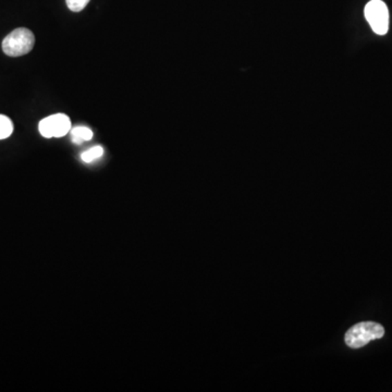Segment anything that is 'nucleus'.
<instances>
[{
	"instance_id": "f257e3e1",
	"label": "nucleus",
	"mask_w": 392,
	"mask_h": 392,
	"mask_svg": "<svg viewBox=\"0 0 392 392\" xmlns=\"http://www.w3.org/2000/svg\"><path fill=\"white\" fill-rule=\"evenodd\" d=\"M384 329L380 324L374 321H363L357 324L346 333V346L352 348H359L366 346L371 341L384 337Z\"/></svg>"
},
{
	"instance_id": "f03ea898",
	"label": "nucleus",
	"mask_w": 392,
	"mask_h": 392,
	"mask_svg": "<svg viewBox=\"0 0 392 392\" xmlns=\"http://www.w3.org/2000/svg\"><path fill=\"white\" fill-rule=\"evenodd\" d=\"M34 44H35V36L32 31L28 28H19L3 39V50L7 56H24L31 52Z\"/></svg>"
},
{
	"instance_id": "7ed1b4c3",
	"label": "nucleus",
	"mask_w": 392,
	"mask_h": 392,
	"mask_svg": "<svg viewBox=\"0 0 392 392\" xmlns=\"http://www.w3.org/2000/svg\"><path fill=\"white\" fill-rule=\"evenodd\" d=\"M365 18L377 35H386L389 30V10L382 0H371L364 9Z\"/></svg>"
},
{
	"instance_id": "20e7f679",
	"label": "nucleus",
	"mask_w": 392,
	"mask_h": 392,
	"mask_svg": "<svg viewBox=\"0 0 392 392\" xmlns=\"http://www.w3.org/2000/svg\"><path fill=\"white\" fill-rule=\"evenodd\" d=\"M39 130L46 139L62 138L71 130V120L64 113L49 115L39 122Z\"/></svg>"
},
{
	"instance_id": "39448f33",
	"label": "nucleus",
	"mask_w": 392,
	"mask_h": 392,
	"mask_svg": "<svg viewBox=\"0 0 392 392\" xmlns=\"http://www.w3.org/2000/svg\"><path fill=\"white\" fill-rule=\"evenodd\" d=\"M93 138V131L86 127H77L71 130V139L75 144H82Z\"/></svg>"
},
{
	"instance_id": "423d86ee",
	"label": "nucleus",
	"mask_w": 392,
	"mask_h": 392,
	"mask_svg": "<svg viewBox=\"0 0 392 392\" xmlns=\"http://www.w3.org/2000/svg\"><path fill=\"white\" fill-rule=\"evenodd\" d=\"M13 123L7 115H0V140H5L12 134Z\"/></svg>"
},
{
	"instance_id": "0eeeda50",
	"label": "nucleus",
	"mask_w": 392,
	"mask_h": 392,
	"mask_svg": "<svg viewBox=\"0 0 392 392\" xmlns=\"http://www.w3.org/2000/svg\"><path fill=\"white\" fill-rule=\"evenodd\" d=\"M104 149L102 147H92V149H88V151H84L82 155H81V158H82L83 162H92L96 159L100 158L103 156Z\"/></svg>"
},
{
	"instance_id": "6e6552de",
	"label": "nucleus",
	"mask_w": 392,
	"mask_h": 392,
	"mask_svg": "<svg viewBox=\"0 0 392 392\" xmlns=\"http://www.w3.org/2000/svg\"><path fill=\"white\" fill-rule=\"evenodd\" d=\"M68 8L73 12H80L88 5L90 0H66Z\"/></svg>"
}]
</instances>
